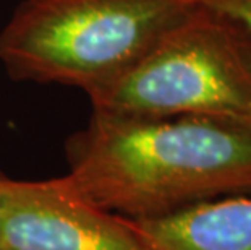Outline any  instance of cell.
Here are the masks:
<instances>
[{"label": "cell", "instance_id": "1", "mask_svg": "<svg viewBox=\"0 0 251 250\" xmlns=\"http://www.w3.org/2000/svg\"><path fill=\"white\" fill-rule=\"evenodd\" d=\"M68 177L89 201L152 220L251 194V124L206 115L144 119L102 112L67 140Z\"/></svg>", "mask_w": 251, "mask_h": 250}, {"label": "cell", "instance_id": "2", "mask_svg": "<svg viewBox=\"0 0 251 250\" xmlns=\"http://www.w3.org/2000/svg\"><path fill=\"white\" fill-rule=\"evenodd\" d=\"M196 0H23L0 31L13 80L89 93L119 78Z\"/></svg>", "mask_w": 251, "mask_h": 250}, {"label": "cell", "instance_id": "3", "mask_svg": "<svg viewBox=\"0 0 251 250\" xmlns=\"http://www.w3.org/2000/svg\"><path fill=\"white\" fill-rule=\"evenodd\" d=\"M88 98L94 112L110 115L251 124V44L233 20L196 3L135 65Z\"/></svg>", "mask_w": 251, "mask_h": 250}, {"label": "cell", "instance_id": "4", "mask_svg": "<svg viewBox=\"0 0 251 250\" xmlns=\"http://www.w3.org/2000/svg\"><path fill=\"white\" fill-rule=\"evenodd\" d=\"M0 250H151L135 221L89 201L68 175L0 171Z\"/></svg>", "mask_w": 251, "mask_h": 250}, {"label": "cell", "instance_id": "5", "mask_svg": "<svg viewBox=\"0 0 251 250\" xmlns=\"http://www.w3.org/2000/svg\"><path fill=\"white\" fill-rule=\"evenodd\" d=\"M133 221L151 250H251V194Z\"/></svg>", "mask_w": 251, "mask_h": 250}, {"label": "cell", "instance_id": "6", "mask_svg": "<svg viewBox=\"0 0 251 250\" xmlns=\"http://www.w3.org/2000/svg\"><path fill=\"white\" fill-rule=\"evenodd\" d=\"M196 3L233 20L251 44V0H196Z\"/></svg>", "mask_w": 251, "mask_h": 250}]
</instances>
